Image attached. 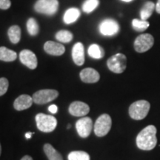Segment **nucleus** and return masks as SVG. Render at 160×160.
I'll return each instance as SVG.
<instances>
[{
  "instance_id": "f257e3e1",
  "label": "nucleus",
  "mask_w": 160,
  "mask_h": 160,
  "mask_svg": "<svg viewBox=\"0 0 160 160\" xmlns=\"http://www.w3.org/2000/svg\"><path fill=\"white\" fill-rule=\"evenodd\" d=\"M157 131L153 125H148L142 130L136 139L137 147L143 151H151L154 148L157 143Z\"/></svg>"
},
{
  "instance_id": "f03ea898",
  "label": "nucleus",
  "mask_w": 160,
  "mask_h": 160,
  "mask_svg": "<svg viewBox=\"0 0 160 160\" xmlns=\"http://www.w3.org/2000/svg\"><path fill=\"white\" fill-rule=\"evenodd\" d=\"M151 105L146 100H139L135 102L129 108V115L133 119L142 120L147 117L150 111Z\"/></svg>"
},
{
  "instance_id": "7ed1b4c3",
  "label": "nucleus",
  "mask_w": 160,
  "mask_h": 160,
  "mask_svg": "<svg viewBox=\"0 0 160 160\" xmlns=\"http://www.w3.org/2000/svg\"><path fill=\"white\" fill-rule=\"evenodd\" d=\"M35 119L38 129L45 133L53 131L57 126V120L53 116L38 113Z\"/></svg>"
},
{
  "instance_id": "20e7f679",
  "label": "nucleus",
  "mask_w": 160,
  "mask_h": 160,
  "mask_svg": "<svg viewBox=\"0 0 160 160\" xmlns=\"http://www.w3.org/2000/svg\"><path fill=\"white\" fill-rule=\"evenodd\" d=\"M107 65L110 71L113 73H123L127 67V57L122 53H117L108 59Z\"/></svg>"
},
{
  "instance_id": "39448f33",
  "label": "nucleus",
  "mask_w": 160,
  "mask_h": 160,
  "mask_svg": "<svg viewBox=\"0 0 160 160\" xmlns=\"http://www.w3.org/2000/svg\"><path fill=\"white\" fill-rule=\"evenodd\" d=\"M59 8L58 0H38L34 5V9L37 13L48 16H53Z\"/></svg>"
},
{
  "instance_id": "423d86ee",
  "label": "nucleus",
  "mask_w": 160,
  "mask_h": 160,
  "mask_svg": "<svg viewBox=\"0 0 160 160\" xmlns=\"http://www.w3.org/2000/svg\"><path fill=\"white\" fill-rule=\"evenodd\" d=\"M112 119L107 113L102 114L98 118L94 124V133L99 137H105L111 131Z\"/></svg>"
},
{
  "instance_id": "0eeeda50",
  "label": "nucleus",
  "mask_w": 160,
  "mask_h": 160,
  "mask_svg": "<svg viewBox=\"0 0 160 160\" xmlns=\"http://www.w3.org/2000/svg\"><path fill=\"white\" fill-rule=\"evenodd\" d=\"M59 97V92L53 89L40 90L33 93V102L37 105H44L53 101Z\"/></svg>"
},
{
  "instance_id": "6e6552de",
  "label": "nucleus",
  "mask_w": 160,
  "mask_h": 160,
  "mask_svg": "<svg viewBox=\"0 0 160 160\" xmlns=\"http://www.w3.org/2000/svg\"><path fill=\"white\" fill-rule=\"evenodd\" d=\"M154 39L150 33H143L137 37L134 41V49L138 53H145L153 47Z\"/></svg>"
},
{
  "instance_id": "1a4fd4ad",
  "label": "nucleus",
  "mask_w": 160,
  "mask_h": 160,
  "mask_svg": "<svg viewBox=\"0 0 160 160\" xmlns=\"http://www.w3.org/2000/svg\"><path fill=\"white\" fill-rule=\"evenodd\" d=\"M99 32L103 36L111 37L114 36L119 31V25L116 20L113 19H106L103 20L99 26Z\"/></svg>"
},
{
  "instance_id": "9d476101",
  "label": "nucleus",
  "mask_w": 160,
  "mask_h": 160,
  "mask_svg": "<svg viewBox=\"0 0 160 160\" xmlns=\"http://www.w3.org/2000/svg\"><path fill=\"white\" fill-rule=\"evenodd\" d=\"M76 128L79 137L87 138L93 130V121L90 117H83L77 122Z\"/></svg>"
},
{
  "instance_id": "9b49d317",
  "label": "nucleus",
  "mask_w": 160,
  "mask_h": 160,
  "mask_svg": "<svg viewBox=\"0 0 160 160\" xmlns=\"http://www.w3.org/2000/svg\"><path fill=\"white\" fill-rule=\"evenodd\" d=\"M20 62L28 68L36 69L38 65L37 56L30 50H23L19 53Z\"/></svg>"
},
{
  "instance_id": "f8f14e48",
  "label": "nucleus",
  "mask_w": 160,
  "mask_h": 160,
  "mask_svg": "<svg viewBox=\"0 0 160 160\" xmlns=\"http://www.w3.org/2000/svg\"><path fill=\"white\" fill-rule=\"evenodd\" d=\"M69 113L73 117H84L90 111L88 105L80 101H75L69 106Z\"/></svg>"
},
{
  "instance_id": "ddd939ff",
  "label": "nucleus",
  "mask_w": 160,
  "mask_h": 160,
  "mask_svg": "<svg viewBox=\"0 0 160 160\" xmlns=\"http://www.w3.org/2000/svg\"><path fill=\"white\" fill-rule=\"evenodd\" d=\"M80 79L85 83H96L100 79L99 72L91 68L83 69L79 73Z\"/></svg>"
},
{
  "instance_id": "4468645a",
  "label": "nucleus",
  "mask_w": 160,
  "mask_h": 160,
  "mask_svg": "<svg viewBox=\"0 0 160 160\" xmlns=\"http://www.w3.org/2000/svg\"><path fill=\"white\" fill-rule=\"evenodd\" d=\"M72 58L76 65H82L85 63V49L81 42H77L73 45L72 49Z\"/></svg>"
},
{
  "instance_id": "2eb2a0df",
  "label": "nucleus",
  "mask_w": 160,
  "mask_h": 160,
  "mask_svg": "<svg viewBox=\"0 0 160 160\" xmlns=\"http://www.w3.org/2000/svg\"><path fill=\"white\" fill-rule=\"evenodd\" d=\"M44 50L46 53L52 56H61L65 51V47L62 44L53 41L46 42L44 45Z\"/></svg>"
},
{
  "instance_id": "dca6fc26",
  "label": "nucleus",
  "mask_w": 160,
  "mask_h": 160,
  "mask_svg": "<svg viewBox=\"0 0 160 160\" xmlns=\"http://www.w3.org/2000/svg\"><path fill=\"white\" fill-rule=\"evenodd\" d=\"M33 102V100L31 97L27 94H22L15 99L13 102V107L17 111H24L31 108Z\"/></svg>"
},
{
  "instance_id": "f3484780",
  "label": "nucleus",
  "mask_w": 160,
  "mask_h": 160,
  "mask_svg": "<svg viewBox=\"0 0 160 160\" xmlns=\"http://www.w3.org/2000/svg\"><path fill=\"white\" fill-rule=\"evenodd\" d=\"M80 11L78 8H71L68 9L65 11V14L63 17V21L65 24H72L75 22L80 17Z\"/></svg>"
},
{
  "instance_id": "a211bd4d",
  "label": "nucleus",
  "mask_w": 160,
  "mask_h": 160,
  "mask_svg": "<svg viewBox=\"0 0 160 160\" xmlns=\"http://www.w3.org/2000/svg\"><path fill=\"white\" fill-rule=\"evenodd\" d=\"M44 152L49 160H63L62 155L51 144H45L43 147Z\"/></svg>"
},
{
  "instance_id": "6ab92c4d",
  "label": "nucleus",
  "mask_w": 160,
  "mask_h": 160,
  "mask_svg": "<svg viewBox=\"0 0 160 160\" xmlns=\"http://www.w3.org/2000/svg\"><path fill=\"white\" fill-rule=\"evenodd\" d=\"M17 57L15 51L7 48L6 47H0V60L4 62H13Z\"/></svg>"
},
{
  "instance_id": "aec40b11",
  "label": "nucleus",
  "mask_w": 160,
  "mask_h": 160,
  "mask_svg": "<svg viewBox=\"0 0 160 160\" xmlns=\"http://www.w3.org/2000/svg\"><path fill=\"white\" fill-rule=\"evenodd\" d=\"M156 8V5L152 2H147L140 12V16H141L142 20L147 21L150 17H151L152 13Z\"/></svg>"
},
{
  "instance_id": "412c9836",
  "label": "nucleus",
  "mask_w": 160,
  "mask_h": 160,
  "mask_svg": "<svg viewBox=\"0 0 160 160\" xmlns=\"http://www.w3.org/2000/svg\"><path fill=\"white\" fill-rule=\"evenodd\" d=\"M88 55L90 57L96 59H99L104 57L105 56V51L101 46L97 44H93L88 48Z\"/></svg>"
},
{
  "instance_id": "4be33fe9",
  "label": "nucleus",
  "mask_w": 160,
  "mask_h": 160,
  "mask_svg": "<svg viewBox=\"0 0 160 160\" xmlns=\"http://www.w3.org/2000/svg\"><path fill=\"white\" fill-rule=\"evenodd\" d=\"M8 34L12 43L17 44L21 39V29L18 25H13L8 29Z\"/></svg>"
},
{
  "instance_id": "5701e85b",
  "label": "nucleus",
  "mask_w": 160,
  "mask_h": 160,
  "mask_svg": "<svg viewBox=\"0 0 160 160\" xmlns=\"http://www.w3.org/2000/svg\"><path fill=\"white\" fill-rule=\"evenodd\" d=\"M73 36L72 33L68 31H66V30H61V31H58L56 34V39L60 42L63 43L70 42L73 39Z\"/></svg>"
},
{
  "instance_id": "b1692460",
  "label": "nucleus",
  "mask_w": 160,
  "mask_h": 160,
  "mask_svg": "<svg viewBox=\"0 0 160 160\" xmlns=\"http://www.w3.org/2000/svg\"><path fill=\"white\" fill-rule=\"evenodd\" d=\"M27 29L31 36H37L39 33V27L37 22L33 18H30L27 22Z\"/></svg>"
},
{
  "instance_id": "393cba45",
  "label": "nucleus",
  "mask_w": 160,
  "mask_h": 160,
  "mask_svg": "<svg viewBox=\"0 0 160 160\" xmlns=\"http://www.w3.org/2000/svg\"><path fill=\"white\" fill-rule=\"evenodd\" d=\"M150 23L148 21H144V20H139L137 19H133L132 21V26L133 28L137 32L145 31L149 27Z\"/></svg>"
},
{
  "instance_id": "a878e982",
  "label": "nucleus",
  "mask_w": 160,
  "mask_h": 160,
  "mask_svg": "<svg viewBox=\"0 0 160 160\" xmlns=\"http://www.w3.org/2000/svg\"><path fill=\"white\" fill-rule=\"evenodd\" d=\"M68 160H90V156L85 151H72L68 154Z\"/></svg>"
},
{
  "instance_id": "bb28decb",
  "label": "nucleus",
  "mask_w": 160,
  "mask_h": 160,
  "mask_svg": "<svg viewBox=\"0 0 160 160\" xmlns=\"http://www.w3.org/2000/svg\"><path fill=\"white\" fill-rule=\"evenodd\" d=\"M99 5V0H86L82 5V10L85 13L93 12Z\"/></svg>"
},
{
  "instance_id": "cd10ccee",
  "label": "nucleus",
  "mask_w": 160,
  "mask_h": 160,
  "mask_svg": "<svg viewBox=\"0 0 160 160\" xmlns=\"http://www.w3.org/2000/svg\"><path fill=\"white\" fill-rule=\"evenodd\" d=\"M9 87V82L5 77L0 78V97L5 94Z\"/></svg>"
},
{
  "instance_id": "c85d7f7f",
  "label": "nucleus",
  "mask_w": 160,
  "mask_h": 160,
  "mask_svg": "<svg viewBox=\"0 0 160 160\" xmlns=\"http://www.w3.org/2000/svg\"><path fill=\"white\" fill-rule=\"evenodd\" d=\"M11 0H0V9L7 10L11 8Z\"/></svg>"
},
{
  "instance_id": "c756f323",
  "label": "nucleus",
  "mask_w": 160,
  "mask_h": 160,
  "mask_svg": "<svg viewBox=\"0 0 160 160\" xmlns=\"http://www.w3.org/2000/svg\"><path fill=\"white\" fill-rule=\"evenodd\" d=\"M48 111L52 113H56L58 111V107L56 105H51L49 106Z\"/></svg>"
},
{
  "instance_id": "7c9ffc66",
  "label": "nucleus",
  "mask_w": 160,
  "mask_h": 160,
  "mask_svg": "<svg viewBox=\"0 0 160 160\" xmlns=\"http://www.w3.org/2000/svg\"><path fill=\"white\" fill-rule=\"evenodd\" d=\"M156 11L160 14V0H158L157 5H156Z\"/></svg>"
},
{
  "instance_id": "2f4dec72",
  "label": "nucleus",
  "mask_w": 160,
  "mask_h": 160,
  "mask_svg": "<svg viewBox=\"0 0 160 160\" xmlns=\"http://www.w3.org/2000/svg\"><path fill=\"white\" fill-rule=\"evenodd\" d=\"M21 160H33V158L31 157V156L25 155V156H24L22 158Z\"/></svg>"
},
{
  "instance_id": "473e14b6",
  "label": "nucleus",
  "mask_w": 160,
  "mask_h": 160,
  "mask_svg": "<svg viewBox=\"0 0 160 160\" xmlns=\"http://www.w3.org/2000/svg\"><path fill=\"white\" fill-rule=\"evenodd\" d=\"M32 134H33V133H31V132H30V133H26L25 137H26V138H27V139H31Z\"/></svg>"
},
{
  "instance_id": "72a5a7b5",
  "label": "nucleus",
  "mask_w": 160,
  "mask_h": 160,
  "mask_svg": "<svg viewBox=\"0 0 160 160\" xmlns=\"http://www.w3.org/2000/svg\"><path fill=\"white\" fill-rule=\"evenodd\" d=\"M122 1H123V2H131V1H133V0H122Z\"/></svg>"
},
{
  "instance_id": "f704fd0d",
  "label": "nucleus",
  "mask_w": 160,
  "mask_h": 160,
  "mask_svg": "<svg viewBox=\"0 0 160 160\" xmlns=\"http://www.w3.org/2000/svg\"><path fill=\"white\" fill-rule=\"evenodd\" d=\"M1 153H2V146H1V144H0V156H1Z\"/></svg>"
}]
</instances>
